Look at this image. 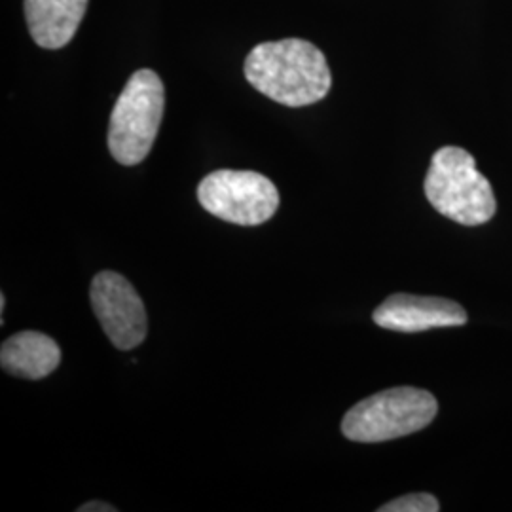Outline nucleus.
<instances>
[{"label":"nucleus","instance_id":"nucleus-1","mask_svg":"<svg viewBox=\"0 0 512 512\" xmlns=\"http://www.w3.org/2000/svg\"><path fill=\"white\" fill-rule=\"evenodd\" d=\"M249 84L285 107H308L327 97L329 63L308 40L285 38L258 44L245 59Z\"/></svg>","mask_w":512,"mask_h":512},{"label":"nucleus","instance_id":"nucleus-2","mask_svg":"<svg viewBox=\"0 0 512 512\" xmlns=\"http://www.w3.org/2000/svg\"><path fill=\"white\" fill-rule=\"evenodd\" d=\"M423 190L442 217L461 226L486 224L497 211L492 184L463 148L442 147L433 154Z\"/></svg>","mask_w":512,"mask_h":512},{"label":"nucleus","instance_id":"nucleus-3","mask_svg":"<svg viewBox=\"0 0 512 512\" xmlns=\"http://www.w3.org/2000/svg\"><path fill=\"white\" fill-rule=\"evenodd\" d=\"M165 92L160 76L141 69L133 74L110 114L109 148L122 165L141 164L156 141L164 116Z\"/></svg>","mask_w":512,"mask_h":512},{"label":"nucleus","instance_id":"nucleus-4","mask_svg":"<svg viewBox=\"0 0 512 512\" xmlns=\"http://www.w3.org/2000/svg\"><path fill=\"white\" fill-rule=\"evenodd\" d=\"M437 399L418 387H393L355 404L342 421L353 442H385L418 433L437 418Z\"/></svg>","mask_w":512,"mask_h":512},{"label":"nucleus","instance_id":"nucleus-5","mask_svg":"<svg viewBox=\"0 0 512 512\" xmlns=\"http://www.w3.org/2000/svg\"><path fill=\"white\" fill-rule=\"evenodd\" d=\"M198 200L217 219L238 226H258L274 217L279 192L268 177L256 171L219 169L200 183Z\"/></svg>","mask_w":512,"mask_h":512},{"label":"nucleus","instance_id":"nucleus-6","mask_svg":"<svg viewBox=\"0 0 512 512\" xmlns=\"http://www.w3.org/2000/svg\"><path fill=\"white\" fill-rule=\"evenodd\" d=\"M93 313L114 348L129 351L147 338V310L124 275L101 272L90 287Z\"/></svg>","mask_w":512,"mask_h":512},{"label":"nucleus","instance_id":"nucleus-7","mask_svg":"<svg viewBox=\"0 0 512 512\" xmlns=\"http://www.w3.org/2000/svg\"><path fill=\"white\" fill-rule=\"evenodd\" d=\"M378 327L395 332H423V330L463 327L467 323V311L454 300L393 294L382 302L374 315Z\"/></svg>","mask_w":512,"mask_h":512},{"label":"nucleus","instance_id":"nucleus-8","mask_svg":"<svg viewBox=\"0 0 512 512\" xmlns=\"http://www.w3.org/2000/svg\"><path fill=\"white\" fill-rule=\"evenodd\" d=\"M88 0H25V19L40 48L59 50L73 40Z\"/></svg>","mask_w":512,"mask_h":512},{"label":"nucleus","instance_id":"nucleus-9","mask_svg":"<svg viewBox=\"0 0 512 512\" xmlns=\"http://www.w3.org/2000/svg\"><path fill=\"white\" fill-rule=\"evenodd\" d=\"M59 363L61 349L54 338L35 330H23L10 336L0 348L2 370L23 380H42L50 376Z\"/></svg>","mask_w":512,"mask_h":512},{"label":"nucleus","instance_id":"nucleus-10","mask_svg":"<svg viewBox=\"0 0 512 512\" xmlns=\"http://www.w3.org/2000/svg\"><path fill=\"white\" fill-rule=\"evenodd\" d=\"M437 497L431 494H410L382 505L378 512H439Z\"/></svg>","mask_w":512,"mask_h":512},{"label":"nucleus","instance_id":"nucleus-11","mask_svg":"<svg viewBox=\"0 0 512 512\" xmlns=\"http://www.w3.org/2000/svg\"><path fill=\"white\" fill-rule=\"evenodd\" d=\"M78 512H116V507H112L109 503H103V501H90V503L78 507Z\"/></svg>","mask_w":512,"mask_h":512}]
</instances>
